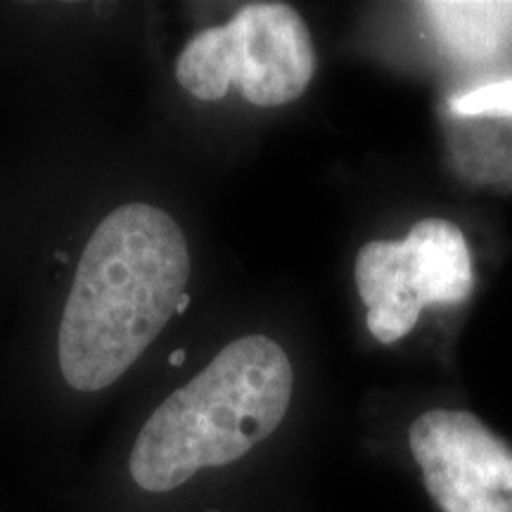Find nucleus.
<instances>
[{
	"mask_svg": "<svg viewBox=\"0 0 512 512\" xmlns=\"http://www.w3.org/2000/svg\"><path fill=\"white\" fill-rule=\"evenodd\" d=\"M183 361H185V351L183 349H178V351H174V354H171V366H181Z\"/></svg>",
	"mask_w": 512,
	"mask_h": 512,
	"instance_id": "nucleus-8",
	"label": "nucleus"
},
{
	"mask_svg": "<svg viewBox=\"0 0 512 512\" xmlns=\"http://www.w3.org/2000/svg\"><path fill=\"white\" fill-rule=\"evenodd\" d=\"M292 387L290 358L278 342L235 339L147 418L128 458L133 482L166 494L204 467L247 456L285 420Z\"/></svg>",
	"mask_w": 512,
	"mask_h": 512,
	"instance_id": "nucleus-2",
	"label": "nucleus"
},
{
	"mask_svg": "<svg viewBox=\"0 0 512 512\" xmlns=\"http://www.w3.org/2000/svg\"><path fill=\"white\" fill-rule=\"evenodd\" d=\"M188 304H190V297H188V294H185V297L181 299V302H178V309H176V313H183L185 309H188Z\"/></svg>",
	"mask_w": 512,
	"mask_h": 512,
	"instance_id": "nucleus-9",
	"label": "nucleus"
},
{
	"mask_svg": "<svg viewBox=\"0 0 512 512\" xmlns=\"http://www.w3.org/2000/svg\"><path fill=\"white\" fill-rule=\"evenodd\" d=\"M408 446L441 512H512V446L475 413L432 408L411 425Z\"/></svg>",
	"mask_w": 512,
	"mask_h": 512,
	"instance_id": "nucleus-5",
	"label": "nucleus"
},
{
	"mask_svg": "<svg viewBox=\"0 0 512 512\" xmlns=\"http://www.w3.org/2000/svg\"><path fill=\"white\" fill-rule=\"evenodd\" d=\"M432 8L434 19H441V27L448 31L456 46H463L470 53L491 50L496 46V19H501L508 5H484V3H439L427 5Z\"/></svg>",
	"mask_w": 512,
	"mask_h": 512,
	"instance_id": "nucleus-6",
	"label": "nucleus"
},
{
	"mask_svg": "<svg viewBox=\"0 0 512 512\" xmlns=\"http://www.w3.org/2000/svg\"><path fill=\"white\" fill-rule=\"evenodd\" d=\"M453 110L463 117H482V114L512 117V81L489 83L477 91L460 95L453 100Z\"/></svg>",
	"mask_w": 512,
	"mask_h": 512,
	"instance_id": "nucleus-7",
	"label": "nucleus"
},
{
	"mask_svg": "<svg viewBox=\"0 0 512 512\" xmlns=\"http://www.w3.org/2000/svg\"><path fill=\"white\" fill-rule=\"evenodd\" d=\"M316 74L311 31L292 5L249 3L223 27L202 29L176 62V79L197 100H221L230 88L254 107L297 100Z\"/></svg>",
	"mask_w": 512,
	"mask_h": 512,
	"instance_id": "nucleus-3",
	"label": "nucleus"
},
{
	"mask_svg": "<svg viewBox=\"0 0 512 512\" xmlns=\"http://www.w3.org/2000/svg\"><path fill=\"white\" fill-rule=\"evenodd\" d=\"M475 285L472 256L456 223L418 221L406 240H373L356 256V287L368 330L394 344L411 332L425 306L460 304Z\"/></svg>",
	"mask_w": 512,
	"mask_h": 512,
	"instance_id": "nucleus-4",
	"label": "nucleus"
},
{
	"mask_svg": "<svg viewBox=\"0 0 512 512\" xmlns=\"http://www.w3.org/2000/svg\"><path fill=\"white\" fill-rule=\"evenodd\" d=\"M188 242L164 209L121 204L83 249L64 304L57 358L76 392H100L155 342L185 297Z\"/></svg>",
	"mask_w": 512,
	"mask_h": 512,
	"instance_id": "nucleus-1",
	"label": "nucleus"
}]
</instances>
